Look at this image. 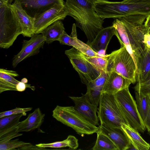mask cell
Masks as SVG:
<instances>
[{"instance_id":"cell-3","label":"cell","mask_w":150,"mask_h":150,"mask_svg":"<svg viewBox=\"0 0 150 150\" xmlns=\"http://www.w3.org/2000/svg\"><path fill=\"white\" fill-rule=\"evenodd\" d=\"M147 16L141 15H131L119 18L123 22L132 50L134 61L138 74L137 63L139 59L146 52L147 48L144 42V36L148 33L144 23Z\"/></svg>"},{"instance_id":"cell-11","label":"cell","mask_w":150,"mask_h":150,"mask_svg":"<svg viewBox=\"0 0 150 150\" xmlns=\"http://www.w3.org/2000/svg\"><path fill=\"white\" fill-rule=\"evenodd\" d=\"M45 40L41 33L34 34L29 40H24L21 51L13 59L12 65L15 67L25 59L38 54L43 47Z\"/></svg>"},{"instance_id":"cell-30","label":"cell","mask_w":150,"mask_h":150,"mask_svg":"<svg viewBox=\"0 0 150 150\" xmlns=\"http://www.w3.org/2000/svg\"><path fill=\"white\" fill-rule=\"evenodd\" d=\"M102 88H91L87 87L86 93L90 102L94 105L98 107L102 93Z\"/></svg>"},{"instance_id":"cell-38","label":"cell","mask_w":150,"mask_h":150,"mask_svg":"<svg viewBox=\"0 0 150 150\" xmlns=\"http://www.w3.org/2000/svg\"><path fill=\"white\" fill-rule=\"evenodd\" d=\"M125 2L130 3H142L149 1L150 0H123Z\"/></svg>"},{"instance_id":"cell-32","label":"cell","mask_w":150,"mask_h":150,"mask_svg":"<svg viewBox=\"0 0 150 150\" xmlns=\"http://www.w3.org/2000/svg\"><path fill=\"white\" fill-rule=\"evenodd\" d=\"M108 74V71H101L98 76L90 82L87 87L91 88H103Z\"/></svg>"},{"instance_id":"cell-7","label":"cell","mask_w":150,"mask_h":150,"mask_svg":"<svg viewBox=\"0 0 150 150\" xmlns=\"http://www.w3.org/2000/svg\"><path fill=\"white\" fill-rule=\"evenodd\" d=\"M114 95L127 124L138 132L143 133L146 128L138 112L136 102L131 94L129 88L119 91Z\"/></svg>"},{"instance_id":"cell-37","label":"cell","mask_w":150,"mask_h":150,"mask_svg":"<svg viewBox=\"0 0 150 150\" xmlns=\"http://www.w3.org/2000/svg\"><path fill=\"white\" fill-rule=\"evenodd\" d=\"M144 42L147 47L150 49V34L148 33L144 35Z\"/></svg>"},{"instance_id":"cell-27","label":"cell","mask_w":150,"mask_h":150,"mask_svg":"<svg viewBox=\"0 0 150 150\" xmlns=\"http://www.w3.org/2000/svg\"><path fill=\"white\" fill-rule=\"evenodd\" d=\"M97 134L96 141L92 150H118L115 144L106 135L99 130Z\"/></svg>"},{"instance_id":"cell-24","label":"cell","mask_w":150,"mask_h":150,"mask_svg":"<svg viewBox=\"0 0 150 150\" xmlns=\"http://www.w3.org/2000/svg\"><path fill=\"white\" fill-rule=\"evenodd\" d=\"M26 113H21L5 116L0 119V134L12 130L18 126L21 118Z\"/></svg>"},{"instance_id":"cell-18","label":"cell","mask_w":150,"mask_h":150,"mask_svg":"<svg viewBox=\"0 0 150 150\" xmlns=\"http://www.w3.org/2000/svg\"><path fill=\"white\" fill-rule=\"evenodd\" d=\"M117 34L116 29L112 25L103 28L98 32L92 42L87 44L97 53L102 50L105 51L113 36L114 35L117 36Z\"/></svg>"},{"instance_id":"cell-15","label":"cell","mask_w":150,"mask_h":150,"mask_svg":"<svg viewBox=\"0 0 150 150\" xmlns=\"http://www.w3.org/2000/svg\"><path fill=\"white\" fill-rule=\"evenodd\" d=\"M99 131L108 136L117 147L118 150H127L131 143L122 127L104 125L98 126Z\"/></svg>"},{"instance_id":"cell-34","label":"cell","mask_w":150,"mask_h":150,"mask_svg":"<svg viewBox=\"0 0 150 150\" xmlns=\"http://www.w3.org/2000/svg\"><path fill=\"white\" fill-rule=\"evenodd\" d=\"M32 109V108H16L12 110L1 112L0 113V118L9 115L26 113L28 111L31 110Z\"/></svg>"},{"instance_id":"cell-28","label":"cell","mask_w":150,"mask_h":150,"mask_svg":"<svg viewBox=\"0 0 150 150\" xmlns=\"http://www.w3.org/2000/svg\"><path fill=\"white\" fill-rule=\"evenodd\" d=\"M83 57L97 70L101 72L108 70V59L106 56H89L82 53Z\"/></svg>"},{"instance_id":"cell-16","label":"cell","mask_w":150,"mask_h":150,"mask_svg":"<svg viewBox=\"0 0 150 150\" xmlns=\"http://www.w3.org/2000/svg\"><path fill=\"white\" fill-rule=\"evenodd\" d=\"M131 83L130 80L115 71H109L102 92L115 95L119 91L129 88Z\"/></svg>"},{"instance_id":"cell-40","label":"cell","mask_w":150,"mask_h":150,"mask_svg":"<svg viewBox=\"0 0 150 150\" xmlns=\"http://www.w3.org/2000/svg\"><path fill=\"white\" fill-rule=\"evenodd\" d=\"M21 81L25 83H27L28 82L27 79L26 78H23Z\"/></svg>"},{"instance_id":"cell-25","label":"cell","mask_w":150,"mask_h":150,"mask_svg":"<svg viewBox=\"0 0 150 150\" xmlns=\"http://www.w3.org/2000/svg\"><path fill=\"white\" fill-rule=\"evenodd\" d=\"M42 150L44 148L34 146L29 143L19 141L18 139L10 140L4 143L0 144V150Z\"/></svg>"},{"instance_id":"cell-22","label":"cell","mask_w":150,"mask_h":150,"mask_svg":"<svg viewBox=\"0 0 150 150\" xmlns=\"http://www.w3.org/2000/svg\"><path fill=\"white\" fill-rule=\"evenodd\" d=\"M65 29L62 22L58 20L46 28L41 33L44 38L46 43L50 44L55 41H58Z\"/></svg>"},{"instance_id":"cell-21","label":"cell","mask_w":150,"mask_h":150,"mask_svg":"<svg viewBox=\"0 0 150 150\" xmlns=\"http://www.w3.org/2000/svg\"><path fill=\"white\" fill-rule=\"evenodd\" d=\"M121 127L137 150L149 149V144L143 139L138 131L127 124H122Z\"/></svg>"},{"instance_id":"cell-26","label":"cell","mask_w":150,"mask_h":150,"mask_svg":"<svg viewBox=\"0 0 150 150\" xmlns=\"http://www.w3.org/2000/svg\"><path fill=\"white\" fill-rule=\"evenodd\" d=\"M35 145L43 148L46 147L58 148L68 147L71 149H76L79 146V143L78 139L75 137L69 135L63 141L48 144L40 143Z\"/></svg>"},{"instance_id":"cell-41","label":"cell","mask_w":150,"mask_h":150,"mask_svg":"<svg viewBox=\"0 0 150 150\" xmlns=\"http://www.w3.org/2000/svg\"><path fill=\"white\" fill-rule=\"evenodd\" d=\"M148 33L150 34V28L148 30Z\"/></svg>"},{"instance_id":"cell-6","label":"cell","mask_w":150,"mask_h":150,"mask_svg":"<svg viewBox=\"0 0 150 150\" xmlns=\"http://www.w3.org/2000/svg\"><path fill=\"white\" fill-rule=\"evenodd\" d=\"M108 71H115L132 82H137V69L132 57L124 46L106 55Z\"/></svg>"},{"instance_id":"cell-13","label":"cell","mask_w":150,"mask_h":150,"mask_svg":"<svg viewBox=\"0 0 150 150\" xmlns=\"http://www.w3.org/2000/svg\"><path fill=\"white\" fill-rule=\"evenodd\" d=\"M75 105L74 109L87 121L93 125H99L97 115L98 106L92 104L89 100L87 95L82 94L80 97L69 96Z\"/></svg>"},{"instance_id":"cell-9","label":"cell","mask_w":150,"mask_h":150,"mask_svg":"<svg viewBox=\"0 0 150 150\" xmlns=\"http://www.w3.org/2000/svg\"><path fill=\"white\" fill-rule=\"evenodd\" d=\"M65 54L78 72L83 83L87 86L99 75L100 72L91 65L83 57L82 53L74 47L65 50Z\"/></svg>"},{"instance_id":"cell-29","label":"cell","mask_w":150,"mask_h":150,"mask_svg":"<svg viewBox=\"0 0 150 150\" xmlns=\"http://www.w3.org/2000/svg\"><path fill=\"white\" fill-rule=\"evenodd\" d=\"M135 95L137 110L144 123L148 109V95L140 96L136 92Z\"/></svg>"},{"instance_id":"cell-31","label":"cell","mask_w":150,"mask_h":150,"mask_svg":"<svg viewBox=\"0 0 150 150\" xmlns=\"http://www.w3.org/2000/svg\"><path fill=\"white\" fill-rule=\"evenodd\" d=\"M134 89L140 96L150 95V75L143 81L137 82Z\"/></svg>"},{"instance_id":"cell-17","label":"cell","mask_w":150,"mask_h":150,"mask_svg":"<svg viewBox=\"0 0 150 150\" xmlns=\"http://www.w3.org/2000/svg\"><path fill=\"white\" fill-rule=\"evenodd\" d=\"M11 6L21 26L22 35L24 37L31 38L35 34V19L26 13L19 3L14 1Z\"/></svg>"},{"instance_id":"cell-33","label":"cell","mask_w":150,"mask_h":150,"mask_svg":"<svg viewBox=\"0 0 150 150\" xmlns=\"http://www.w3.org/2000/svg\"><path fill=\"white\" fill-rule=\"evenodd\" d=\"M18 126L14 129L0 134V144L4 143L13 138L21 136L22 134H19Z\"/></svg>"},{"instance_id":"cell-1","label":"cell","mask_w":150,"mask_h":150,"mask_svg":"<svg viewBox=\"0 0 150 150\" xmlns=\"http://www.w3.org/2000/svg\"><path fill=\"white\" fill-rule=\"evenodd\" d=\"M95 0H66L67 15L75 20L76 26L85 33L88 41L92 42L103 29L104 19L96 12Z\"/></svg>"},{"instance_id":"cell-35","label":"cell","mask_w":150,"mask_h":150,"mask_svg":"<svg viewBox=\"0 0 150 150\" xmlns=\"http://www.w3.org/2000/svg\"><path fill=\"white\" fill-rule=\"evenodd\" d=\"M149 107L144 124L148 131H150V95H148Z\"/></svg>"},{"instance_id":"cell-12","label":"cell","mask_w":150,"mask_h":150,"mask_svg":"<svg viewBox=\"0 0 150 150\" xmlns=\"http://www.w3.org/2000/svg\"><path fill=\"white\" fill-rule=\"evenodd\" d=\"M26 13L35 19L56 5L64 4L63 0H15Z\"/></svg>"},{"instance_id":"cell-39","label":"cell","mask_w":150,"mask_h":150,"mask_svg":"<svg viewBox=\"0 0 150 150\" xmlns=\"http://www.w3.org/2000/svg\"><path fill=\"white\" fill-rule=\"evenodd\" d=\"M13 0H0V6L6 4H12Z\"/></svg>"},{"instance_id":"cell-10","label":"cell","mask_w":150,"mask_h":150,"mask_svg":"<svg viewBox=\"0 0 150 150\" xmlns=\"http://www.w3.org/2000/svg\"><path fill=\"white\" fill-rule=\"evenodd\" d=\"M67 16L65 4L56 5L35 19V34L41 33L49 26L56 21L64 20Z\"/></svg>"},{"instance_id":"cell-23","label":"cell","mask_w":150,"mask_h":150,"mask_svg":"<svg viewBox=\"0 0 150 150\" xmlns=\"http://www.w3.org/2000/svg\"><path fill=\"white\" fill-rule=\"evenodd\" d=\"M137 68V82L143 81L150 75V49L148 48L139 59Z\"/></svg>"},{"instance_id":"cell-36","label":"cell","mask_w":150,"mask_h":150,"mask_svg":"<svg viewBox=\"0 0 150 150\" xmlns=\"http://www.w3.org/2000/svg\"><path fill=\"white\" fill-rule=\"evenodd\" d=\"M27 87L33 89L31 88L33 87L31 86L30 85L27 84L21 81L18 83L16 86V91L22 92L24 91Z\"/></svg>"},{"instance_id":"cell-4","label":"cell","mask_w":150,"mask_h":150,"mask_svg":"<svg viewBox=\"0 0 150 150\" xmlns=\"http://www.w3.org/2000/svg\"><path fill=\"white\" fill-rule=\"evenodd\" d=\"M52 112L54 118L71 127L80 135L92 134L99 130L98 127L87 121L75 110L74 106L57 105Z\"/></svg>"},{"instance_id":"cell-20","label":"cell","mask_w":150,"mask_h":150,"mask_svg":"<svg viewBox=\"0 0 150 150\" xmlns=\"http://www.w3.org/2000/svg\"><path fill=\"white\" fill-rule=\"evenodd\" d=\"M19 75L15 71L0 69V93L7 91H16V86L20 81L15 77Z\"/></svg>"},{"instance_id":"cell-14","label":"cell","mask_w":150,"mask_h":150,"mask_svg":"<svg viewBox=\"0 0 150 150\" xmlns=\"http://www.w3.org/2000/svg\"><path fill=\"white\" fill-rule=\"evenodd\" d=\"M76 24H73L71 35H68L64 31L58 41L62 45L72 46L83 54L89 56H100L94 51L87 44L78 39L77 37Z\"/></svg>"},{"instance_id":"cell-5","label":"cell","mask_w":150,"mask_h":150,"mask_svg":"<svg viewBox=\"0 0 150 150\" xmlns=\"http://www.w3.org/2000/svg\"><path fill=\"white\" fill-rule=\"evenodd\" d=\"M20 34L21 29L11 4L0 6V47L9 48Z\"/></svg>"},{"instance_id":"cell-2","label":"cell","mask_w":150,"mask_h":150,"mask_svg":"<svg viewBox=\"0 0 150 150\" xmlns=\"http://www.w3.org/2000/svg\"><path fill=\"white\" fill-rule=\"evenodd\" d=\"M94 6L98 15L104 20L110 18L119 19L133 15L147 16L150 15V1L142 3H130L123 1L113 2L95 0Z\"/></svg>"},{"instance_id":"cell-19","label":"cell","mask_w":150,"mask_h":150,"mask_svg":"<svg viewBox=\"0 0 150 150\" xmlns=\"http://www.w3.org/2000/svg\"><path fill=\"white\" fill-rule=\"evenodd\" d=\"M45 116L40 109L38 108L32 113H30L27 117L20 122L18 127L19 132H28L39 128L41 125Z\"/></svg>"},{"instance_id":"cell-8","label":"cell","mask_w":150,"mask_h":150,"mask_svg":"<svg viewBox=\"0 0 150 150\" xmlns=\"http://www.w3.org/2000/svg\"><path fill=\"white\" fill-rule=\"evenodd\" d=\"M98 106V117L100 125L121 127L122 124H127L120 109L114 95L102 93Z\"/></svg>"}]
</instances>
